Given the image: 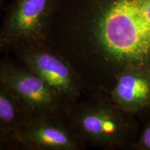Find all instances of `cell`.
Instances as JSON below:
<instances>
[{"label": "cell", "mask_w": 150, "mask_h": 150, "mask_svg": "<svg viewBox=\"0 0 150 150\" xmlns=\"http://www.w3.org/2000/svg\"><path fill=\"white\" fill-rule=\"evenodd\" d=\"M49 45L85 91L108 93L125 71L150 72V0H61Z\"/></svg>", "instance_id": "1"}, {"label": "cell", "mask_w": 150, "mask_h": 150, "mask_svg": "<svg viewBox=\"0 0 150 150\" xmlns=\"http://www.w3.org/2000/svg\"><path fill=\"white\" fill-rule=\"evenodd\" d=\"M68 104L64 118L85 145L115 149L126 143L131 125L127 113L107 93L95 91Z\"/></svg>", "instance_id": "2"}, {"label": "cell", "mask_w": 150, "mask_h": 150, "mask_svg": "<svg viewBox=\"0 0 150 150\" xmlns=\"http://www.w3.org/2000/svg\"><path fill=\"white\" fill-rule=\"evenodd\" d=\"M61 0H13L0 29L1 52L49 45Z\"/></svg>", "instance_id": "3"}, {"label": "cell", "mask_w": 150, "mask_h": 150, "mask_svg": "<svg viewBox=\"0 0 150 150\" xmlns=\"http://www.w3.org/2000/svg\"><path fill=\"white\" fill-rule=\"evenodd\" d=\"M16 60L39 76L67 104L81 98L85 91L70 62L49 45L33 46L13 52Z\"/></svg>", "instance_id": "4"}, {"label": "cell", "mask_w": 150, "mask_h": 150, "mask_svg": "<svg viewBox=\"0 0 150 150\" xmlns=\"http://www.w3.org/2000/svg\"><path fill=\"white\" fill-rule=\"evenodd\" d=\"M0 83L24 105L33 117L64 116L68 104L40 76L16 60H1Z\"/></svg>", "instance_id": "5"}, {"label": "cell", "mask_w": 150, "mask_h": 150, "mask_svg": "<svg viewBox=\"0 0 150 150\" xmlns=\"http://www.w3.org/2000/svg\"><path fill=\"white\" fill-rule=\"evenodd\" d=\"M86 145L78 138L64 116L32 117L20 129L15 149L81 150Z\"/></svg>", "instance_id": "6"}, {"label": "cell", "mask_w": 150, "mask_h": 150, "mask_svg": "<svg viewBox=\"0 0 150 150\" xmlns=\"http://www.w3.org/2000/svg\"><path fill=\"white\" fill-rule=\"evenodd\" d=\"M108 94L112 102L125 111L141 109L150 104V73L125 71L116 78Z\"/></svg>", "instance_id": "7"}, {"label": "cell", "mask_w": 150, "mask_h": 150, "mask_svg": "<svg viewBox=\"0 0 150 150\" xmlns=\"http://www.w3.org/2000/svg\"><path fill=\"white\" fill-rule=\"evenodd\" d=\"M32 117L24 105L0 83V149H15L17 134Z\"/></svg>", "instance_id": "8"}, {"label": "cell", "mask_w": 150, "mask_h": 150, "mask_svg": "<svg viewBox=\"0 0 150 150\" xmlns=\"http://www.w3.org/2000/svg\"><path fill=\"white\" fill-rule=\"evenodd\" d=\"M140 146L146 149H150V124L142 133L139 142Z\"/></svg>", "instance_id": "9"}, {"label": "cell", "mask_w": 150, "mask_h": 150, "mask_svg": "<svg viewBox=\"0 0 150 150\" xmlns=\"http://www.w3.org/2000/svg\"><path fill=\"white\" fill-rule=\"evenodd\" d=\"M6 1V0H0V4H1V6H2V4H4V2Z\"/></svg>", "instance_id": "10"}]
</instances>
